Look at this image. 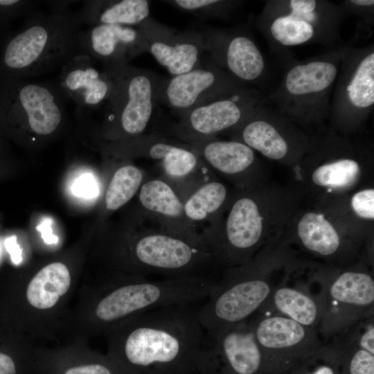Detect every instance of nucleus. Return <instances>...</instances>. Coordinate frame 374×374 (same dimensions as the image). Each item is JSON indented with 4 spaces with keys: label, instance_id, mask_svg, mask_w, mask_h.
<instances>
[{
    "label": "nucleus",
    "instance_id": "nucleus-1",
    "mask_svg": "<svg viewBox=\"0 0 374 374\" xmlns=\"http://www.w3.org/2000/svg\"><path fill=\"white\" fill-rule=\"evenodd\" d=\"M202 303L159 308L113 328V356L128 374H206L208 348L199 317Z\"/></svg>",
    "mask_w": 374,
    "mask_h": 374
},
{
    "label": "nucleus",
    "instance_id": "nucleus-2",
    "mask_svg": "<svg viewBox=\"0 0 374 374\" xmlns=\"http://www.w3.org/2000/svg\"><path fill=\"white\" fill-rule=\"evenodd\" d=\"M217 276L151 280L130 274L103 287L96 301L93 317L108 331L148 311L161 307L202 303Z\"/></svg>",
    "mask_w": 374,
    "mask_h": 374
},
{
    "label": "nucleus",
    "instance_id": "nucleus-3",
    "mask_svg": "<svg viewBox=\"0 0 374 374\" xmlns=\"http://www.w3.org/2000/svg\"><path fill=\"white\" fill-rule=\"evenodd\" d=\"M83 28L79 12L53 9L33 11L22 30L8 43L3 53L6 67L24 78H35L62 66L78 53Z\"/></svg>",
    "mask_w": 374,
    "mask_h": 374
},
{
    "label": "nucleus",
    "instance_id": "nucleus-4",
    "mask_svg": "<svg viewBox=\"0 0 374 374\" xmlns=\"http://www.w3.org/2000/svg\"><path fill=\"white\" fill-rule=\"evenodd\" d=\"M145 216L147 225L130 235L125 247L127 250L124 251L122 264L130 274L145 277L158 275L166 279L216 276L218 265L206 247Z\"/></svg>",
    "mask_w": 374,
    "mask_h": 374
},
{
    "label": "nucleus",
    "instance_id": "nucleus-5",
    "mask_svg": "<svg viewBox=\"0 0 374 374\" xmlns=\"http://www.w3.org/2000/svg\"><path fill=\"white\" fill-rule=\"evenodd\" d=\"M345 46H336L308 59L287 62L276 88L265 104L290 121L319 123L330 117L335 84Z\"/></svg>",
    "mask_w": 374,
    "mask_h": 374
},
{
    "label": "nucleus",
    "instance_id": "nucleus-6",
    "mask_svg": "<svg viewBox=\"0 0 374 374\" xmlns=\"http://www.w3.org/2000/svg\"><path fill=\"white\" fill-rule=\"evenodd\" d=\"M345 17L338 3L323 0L267 1L256 20L271 50L285 61L291 47L319 44L335 48Z\"/></svg>",
    "mask_w": 374,
    "mask_h": 374
},
{
    "label": "nucleus",
    "instance_id": "nucleus-7",
    "mask_svg": "<svg viewBox=\"0 0 374 374\" xmlns=\"http://www.w3.org/2000/svg\"><path fill=\"white\" fill-rule=\"evenodd\" d=\"M103 66L112 82V91L104 105L105 135L116 141L145 134L159 104L163 78L128 64Z\"/></svg>",
    "mask_w": 374,
    "mask_h": 374
},
{
    "label": "nucleus",
    "instance_id": "nucleus-8",
    "mask_svg": "<svg viewBox=\"0 0 374 374\" xmlns=\"http://www.w3.org/2000/svg\"><path fill=\"white\" fill-rule=\"evenodd\" d=\"M279 285L244 264L241 267L227 269L217 278L201 304L200 322L210 332L247 321L260 310Z\"/></svg>",
    "mask_w": 374,
    "mask_h": 374
},
{
    "label": "nucleus",
    "instance_id": "nucleus-9",
    "mask_svg": "<svg viewBox=\"0 0 374 374\" xmlns=\"http://www.w3.org/2000/svg\"><path fill=\"white\" fill-rule=\"evenodd\" d=\"M265 103V96L254 87L219 97L182 114L176 122L166 123L163 134L188 145L215 138L240 125Z\"/></svg>",
    "mask_w": 374,
    "mask_h": 374
},
{
    "label": "nucleus",
    "instance_id": "nucleus-10",
    "mask_svg": "<svg viewBox=\"0 0 374 374\" xmlns=\"http://www.w3.org/2000/svg\"><path fill=\"white\" fill-rule=\"evenodd\" d=\"M249 322L262 355L265 374L283 371L324 344L317 329L278 314H256Z\"/></svg>",
    "mask_w": 374,
    "mask_h": 374
},
{
    "label": "nucleus",
    "instance_id": "nucleus-11",
    "mask_svg": "<svg viewBox=\"0 0 374 374\" xmlns=\"http://www.w3.org/2000/svg\"><path fill=\"white\" fill-rule=\"evenodd\" d=\"M374 106V46H345L335 84L330 118L338 123L360 122Z\"/></svg>",
    "mask_w": 374,
    "mask_h": 374
},
{
    "label": "nucleus",
    "instance_id": "nucleus-12",
    "mask_svg": "<svg viewBox=\"0 0 374 374\" xmlns=\"http://www.w3.org/2000/svg\"><path fill=\"white\" fill-rule=\"evenodd\" d=\"M320 289L323 313L318 331L326 337L373 315L374 280L368 273L344 271Z\"/></svg>",
    "mask_w": 374,
    "mask_h": 374
},
{
    "label": "nucleus",
    "instance_id": "nucleus-13",
    "mask_svg": "<svg viewBox=\"0 0 374 374\" xmlns=\"http://www.w3.org/2000/svg\"><path fill=\"white\" fill-rule=\"evenodd\" d=\"M253 87L222 69L211 60L204 66L162 80L159 103H163L179 116L224 96Z\"/></svg>",
    "mask_w": 374,
    "mask_h": 374
},
{
    "label": "nucleus",
    "instance_id": "nucleus-14",
    "mask_svg": "<svg viewBox=\"0 0 374 374\" xmlns=\"http://www.w3.org/2000/svg\"><path fill=\"white\" fill-rule=\"evenodd\" d=\"M199 31L213 63L249 86L264 80L268 72L266 58L247 33L219 28Z\"/></svg>",
    "mask_w": 374,
    "mask_h": 374
},
{
    "label": "nucleus",
    "instance_id": "nucleus-15",
    "mask_svg": "<svg viewBox=\"0 0 374 374\" xmlns=\"http://www.w3.org/2000/svg\"><path fill=\"white\" fill-rule=\"evenodd\" d=\"M206 332L207 374H265L262 355L249 320Z\"/></svg>",
    "mask_w": 374,
    "mask_h": 374
},
{
    "label": "nucleus",
    "instance_id": "nucleus-16",
    "mask_svg": "<svg viewBox=\"0 0 374 374\" xmlns=\"http://www.w3.org/2000/svg\"><path fill=\"white\" fill-rule=\"evenodd\" d=\"M138 27L145 37L148 52L172 76L183 74L202 65L205 45L199 30H177L150 17Z\"/></svg>",
    "mask_w": 374,
    "mask_h": 374
},
{
    "label": "nucleus",
    "instance_id": "nucleus-17",
    "mask_svg": "<svg viewBox=\"0 0 374 374\" xmlns=\"http://www.w3.org/2000/svg\"><path fill=\"white\" fill-rule=\"evenodd\" d=\"M78 52L104 66L127 64L148 52V44L139 27L96 24L82 28L78 36Z\"/></svg>",
    "mask_w": 374,
    "mask_h": 374
},
{
    "label": "nucleus",
    "instance_id": "nucleus-18",
    "mask_svg": "<svg viewBox=\"0 0 374 374\" xmlns=\"http://www.w3.org/2000/svg\"><path fill=\"white\" fill-rule=\"evenodd\" d=\"M138 199L145 215L168 231L206 247L198 227L185 214L183 199L166 179L161 176L147 177L138 192Z\"/></svg>",
    "mask_w": 374,
    "mask_h": 374
},
{
    "label": "nucleus",
    "instance_id": "nucleus-19",
    "mask_svg": "<svg viewBox=\"0 0 374 374\" xmlns=\"http://www.w3.org/2000/svg\"><path fill=\"white\" fill-rule=\"evenodd\" d=\"M82 53L72 56L61 68L56 81L66 99L80 110L98 109L107 101L112 82L107 69Z\"/></svg>",
    "mask_w": 374,
    "mask_h": 374
},
{
    "label": "nucleus",
    "instance_id": "nucleus-20",
    "mask_svg": "<svg viewBox=\"0 0 374 374\" xmlns=\"http://www.w3.org/2000/svg\"><path fill=\"white\" fill-rule=\"evenodd\" d=\"M113 149L135 157L157 161L168 179L179 170L195 155L192 148L159 133L143 134L114 141Z\"/></svg>",
    "mask_w": 374,
    "mask_h": 374
},
{
    "label": "nucleus",
    "instance_id": "nucleus-21",
    "mask_svg": "<svg viewBox=\"0 0 374 374\" xmlns=\"http://www.w3.org/2000/svg\"><path fill=\"white\" fill-rule=\"evenodd\" d=\"M322 313L319 295H314L307 289L287 286L282 283L274 290L256 314H278L318 330Z\"/></svg>",
    "mask_w": 374,
    "mask_h": 374
},
{
    "label": "nucleus",
    "instance_id": "nucleus-22",
    "mask_svg": "<svg viewBox=\"0 0 374 374\" xmlns=\"http://www.w3.org/2000/svg\"><path fill=\"white\" fill-rule=\"evenodd\" d=\"M276 112L265 103L252 116L233 129L235 141L244 143L266 157L279 160L286 157L289 143L275 123Z\"/></svg>",
    "mask_w": 374,
    "mask_h": 374
},
{
    "label": "nucleus",
    "instance_id": "nucleus-23",
    "mask_svg": "<svg viewBox=\"0 0 374 374\" xmlns=\"http://www.w3.org/2000/svg\"><path fill=\"white\" fill-rule=\"evenodd\" d=\"M147 0L86 1L79 11L83 25L114 24L138 27L150 17Z\"/></svg>",
    "mask_w": 374,
    "mask_h": 374
},
{
    "label": "nucleus",
    "instance_id": "nucleus-24",
    "mask_svg": "<svg viewBox=\"0 0 374 374\" xmlns=\"http://www.w3.org/2000/svg\"><path fill=\"white\" fill-rule=\"evenodd\" d=\"M188 145L207 166L226 175H238L249 169L255 161L253 150L235 140L212 138Z\"/></svg>",
    "mask_w": 374,
    "mask_h": 374
},
{
    "label": "nucleus",
    "instance_id": "nucleus-25",
    "mask_svg": "<svg viewBox=\"0 0 374 374\" xmlns=\"http://www.w3.org/2000/svg\"><path fill=\"white\" fill-rule=\"evenodd\" d=\"M71 275L67 267L55 262L42 268L29 282L26 297L30 306L38 310L53 308L69 290Z\"/></svg>",
    "mask_w": 374,
    "mask_h": 374
},
{
    "label": "nucleus",
    "instance_id": "nucleus-26",
    "mask_svg": "<svg viewBox=\"0 0 374 374\" xmlns=\"http://www.w3.org/2000/svg\"><path fill=\"white\" fill-rule=\"evenodd\" d=\"M227 198V189L220 181L207 180L195 188L184 201L187 218L197 224L213 222V217L222 208Z\"/></svg>",
    "mask_w": 374,
    "mask_h": 374
},
{
    "label": "nucleus",
    "instance_id": "nucleus-27",
    "mask_svg": "<svg viewBox=\"0 0 374 374\" xmlns=\"http://www.w3.org/2000/svg\"><path fill=\"white\" fill-rule=\"evenodd\" d=\"M297 231L303 245L313 253L329 256L340 247L338 233L321 214H305L299 222Z\"/></svg>",
    "mask_w": 374,
    "mask_h": 374
},
{
    "label": "nucleus",
    "instance_id": "nucleus-28",
    "mask_svg": "<svg viewBox=\"0 0 374 374\" xmlns=\"http://www.w3.org/2000/svg\"><path fill=\"white\" fill-rule=\"evenodd\" d=\"M145 179L143 171L136 166L125 164L118 168L105 193V208L115 211L126 204L139 192Z\"/></svg>",
    "mask_w": 374,
    "mask_h": 374
},
{
    "label": "nucleus",
    "instance_id": "nucleus-29",
    "mask_svg": "<svg viewBox=\"0 0 374 374\" xmlns=\"http://www.w3.org/2000/svg\"><path fill=\"white\" fill-rule=\"evenodd\" d=\"M341 358L331 344H324L289 368L273 374H340Z\"/></svg>",
    "mask_w": 374,
    "mask_h": 374
},
{
    "label": "nucleus",
    "instance_id": "nucleus-30",
    "mask_svg": "<svg viewBox=\"0 0 374 374\" xmlns=\"http://www.w3.org/2000/svg\"><path fill=\"white\" fill-rule=\"evenodd\" d=\"M360 176V166L354 159H341L320 166L312 174L318 186L331 189H345L354 185Z\"/></svg>",
    "mask_w": 374,
    "mask_h": 374
},
{
    "label": "nucleus",
    "instance_id": "nucleus-31",
    "mask_svg": "<svg viewBox=\"0 0 374 374\" xmlns=\"http://www.w3.org/2000/svg\"><path fill=\"white\" fill-rule=\"evenodd\" d=\"M330 344L340 353V374H374V354L359 347L341 334L335 335Z\"/></svg>",
    "mask_w": 374,
    "mask_h": 374
},
{
    "label": "nucleus",
    "instance_id": "nucleus-32",
    "mask_svg": "<svg viewBox=\"0 0 374 374\" xmlns=\"http://www.w3.org/2000/svg\"><path fill=\"white\" fill-rule=\"evenodd\" d=\"M165 2L204 18L226 17L242 3L231 0H173Z\"/></svg>",
    "mask_w": 374,
    "mask_h": 374
},
{
    "label": "nucleus",
    "instance_id": "nucleus-33",
    "mask_svg": "<svg viewBox=\"0 0 374 374\" xmlns=\"http://www.w3.org/2000/svg\"><path fill=\"white\" fill-rule=\"evenodd\" d=\"M344 15L353 14L359 18L357 24V35L366 37V29L371 32L373 24L374 1L373 0H348L339 3Z\"/></svg>",
    "mask_w": 374,
    "mask_h": 374
},
{
    "label": "nucleus",
    "instance_id": "nucleus-34",
    "mask_svg": "<svg viewBox=\"0 0 374 374\" xmlns=\"http://www.w3.org/2000/svg\"><path fill=\"white\" fill-rule=\"evenodd\" d=\"M351 205L357 215L364 219H374V190L366 189L353 197Z\"/></svg>",
    "mask_w": 374,
    "mask_h": 374
},
{
    "label": "nucleus",
    "instance_id": "nucleus-35",
    "mask_svg": "<svg viewBox=\"0 0 374 374\" xmlns=\"http://www.w3.org/2000/svg\"><path fill=\"white\" fill-rule=\"evenodd\" d=\"M73 193L78 197L91 198L96 196L98 188L96 180L91 175H82L74 181Z\"/></svg>",
    "mask_w": 374,
    "mask_h": 374
},
{
    "label": "nucleus",
    "instance_id": "nucleus-36",
    "mask_svg": "<svg viewBox=\"0 0 374 374\" xmlns=\"http://www.w3.org/2000/svg\"><path fill=\"white\" fill-rule=\"evenodd\" d=\"M64 374H118L110 364L95 363L68 369ZM120 374V373H119Z\"/></svg>",
    "mask_w": 374,
    "mask_h": 374
},
{
    "label": "nucleus",
    "instance_id": "nucleus-37",
    "mask_svg": "<svg viewBox=\"0 0 374 374\" xmlns=\"http://www.w3.org/2000/svg\"><path fill=\"white\" fill-rule=\"evenodd\" d=\"M0 374H17V368L13 358L7 353L0 351Z\"/></svg>",
    "mask_w": 374,
    "mask_h": 374
},
{
    "label": "nucleus",
    "instance_id": "nucleus-38",
    "mask_svg": "<svg viewBox=\"0 0 374 374\" xmlns=\"http://www.w3.org/2000/svg\"><path fill=\"white\" fill-rule=\"evenodd\" d=\"M37 229L38 231L41 233L43 239L46 242L52 243L57 240V238L52 234L50 220L46 219L41 222Z\"/></svg>",
    "mask_w": 374,
    "mask_h": 374
},
{
    "label": "nucleus",
    "instance_id": "nucleus-39",
    "mask_svg": "<svg viewBox=\"0 0 374 374\" xmlns=\"http://www.w3.org/2000/svg\"><path fill=\"white\" fill-rule=\"evenodd\" d=\"M7 250L10 253L12 260L15 263L19 262L21 260V252L19 247L17 244L16 237L11 236L6 240L5 242Z\"/></svg>",
    "mask_w": 374,
    "mask_h": 374
}]
</instances>
